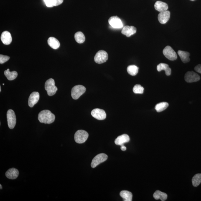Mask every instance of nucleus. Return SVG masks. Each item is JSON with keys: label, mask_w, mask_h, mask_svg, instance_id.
I'll return each mask as SVG.
<instances>
[{"label": "nucleus", "mask_w": 201, "mask_h": 201, "mask_svg": "<svg viewBox=\"0 0 201 201\" xmlns=\"http://www.w3.org/2000/svg\"><path fill=\"white\" fill-rule=\"evenodd\" d=\"M190 1H195V0H190Z\"/></svg>", "instance_id": "37"}, {"label": "nucleus", "mask_w": 201, "mask_h": 201, "mask_svg": "<svg viewBox=\"0 0 201 201\" xmlns=\"http://www.w3.org/2000/svg\"><path fill=\"white\" fill-rule=\"evenodd\" d=\"M45 88L49 96H52L55 94L57 91V88L55 85V82L53 79H49L46 81Z\"/></svg>", "instance_id": "2"}, {"label": "nucleus", "mask_w": 201, "mask_h": 201, "mask_svg": "<svg viewBox=\"0 0 201 201\" xmlns=\"http://www.w3.org/2000/svg\"><path fill=\"white\" fill-rule=\"evenodd\" d=\"M130 138L127 134H123L118 136L115 140V143L118 145L121 146L124 143L129 142Z\"/></svg>", "instance_id": "16"}, {"label": "nucleus", "mask_w": 201, "mask_h": 201, "mask_svg": "<svg viewBox=\"0 0 201 201\" xmlns=\"http://www.w3.org/2000/svg\"><path fill=\"white\" fill-rule=\"evenodd\" d=\"M47 42L49 46L53 49H57L60 47V43L55 38L53 37L49 38L48 39Z\"/></svg>", "instance_id": "21"}, {"label": "nucleus", "mask_w": 201, "mask_h": 201, "mask_svg": "<svg viewBox=\"0 0 201 201\" xmlns=\"http://www.w3.org/2000/svg\"><path fill=\"white\" fill-rule=\"evenodd\" d=\"M127 70L128 74L134 76L138 74L139 71V68L135 65H130L128 66Z\"/></svg>", "instance_id": "26"}, {"label": "nucleus", "mask_w": 201, "mask_h": 201, "mask_svg": "<svg viewBox=\"0 0 201 201\" xmlns=\"http://www.w3.org/2000/svg\"><path fill=\"white\" fill-rule=\"evenodd\" d=\"M92 116L98 120H104L106 118V114L104 110L99 108H95L91 111Z\"/></svg>", "instance_id": "11"}, {"label": "nucleus", "mask_w": 201, "mask_h": 201, "mask_svg": "<svg viewBox=\"0 0 201 201\" xmlns=\"http://www.w3.org/2000/svg\"><path fill=\"white\" fill-rule=\"evenodd\" d=\"M163 53L166 58L171 61L176 60L177 56L176 52L170 46H167L164 49Z\"/></svg>", "instance_id": "5"}, {"label": "nucleus", "mask_w": 201, "mask_h": 201, "mask_svg": "<svg viewBox=\"0 0 201 201\" xmlns=\"http://www.w3.org/2000/svg\"><path fill=\"white\" fill-rule=\"evenodd\" d=\"M0 92H1V86H0Z\"/></svg>", "instance_id": "36"}, {"label": "nucleus", "mask_w": 201, "mask_h": 201, "mask_svg": "<svg viewBox=\"0 0 201 201\" xmlns=\"http://www.w3.org/2000/svg\"><path fill=\"white\" fill-rule=\"evenodd\" d=\"M136 32V28L134 26H126L123 27L121 31L122 34L128 37L133 35Z\"/></svg>", "instance_id": "14"}, {"label": "nucleus", "mask_w": 201, "mask_h": 201, "mask_svg": "<svg viewBox=\"0 0 201 201\" xmlns=\"http://www.w3.org/2000/svg\"><path fill=\"white\" fill-rule=\"evenodd\" d=\"M178 53L180 57L181 60L184 63H187L190 61V59L189 58L190 54L188 52L179 50L178 51Z\"/></svg>", "instance_id": "20"}, {"label": "nucleus", "mask_w": 201, "mask_h": 201, "mask_svg": "<svg viewBox=\"0 0 201 201\" xmlns=\"http://www.w3.org/2000/svg\"><path fill=\"white\" fill-rule=\"evenodd\" d=\"M10 57L7 56H5L1 54L0 55V63L3 64L5 63L9 60Z\"/></svg>", "instance_id": "30"}, {"label": "nucleus", "mask_w": 201, "mask_h": 201, "mask_svg": "<svg viewBox=\"0 0 201 201\" xmlns=\"http://www.w3.org/2000/svg\"><path fill=\"white\" fill-rule=\"evenodd\" d=\"M0 187H1V188H0V189H2V186L1 184H0Z\"/></svg>", "instance_id": "35"}, {"label": "nucleus", "mask_w": 201, "mask_h": 201, "mask_svg": "<svg viewBox=\"0 0 201 201\" xmlns=\"http://www.w3.org/2000/svg\"><path fill=\"white\" fill-rule=\"evenodd\" d=\"M2 42L5 45H9L12 41V38L10 33L8 31H5L2 33L1 36Z\"/></svg>", "instance_id": "15"}, {"label": "nucleus", "mask_w": 201, "mask_h": 201, "mask_svg": "<svg viewBox=\"0 0 201 201\" xmlns=\"http://www.w3.org/2000/svg\"><path fill=\"white\" fill-rule=\"evenodd\" d=\"M157 70L158 72H161L162 70H164L166 75L169 76L171 75V70L167 64L164 63L159 64L157 66Z\"/></svg>", "instance_id": "19"}, {"label": "nucleus", "mask_w": 201, "mask_h": 201, "mask_svg": "<svg viewBox=\"0 0 201 201\" xmlns=\"http://www.w3.org/2000/svg\"><path fill=\"white\" fill-rule=\"evenodd\" d=\"M55 116L49 110H44L39 113L38 120L41 123L50 124L53 122Z\"/></svg>", "instance_id": "1"}, {"label": "nucleus", "mask_w": 201, "mask_h": 201, "mask_svg": "<svg viewBox=\"0 0 201 201\" xmlns=\"http://www.w3.org/2000/svg\"><path fill=\"white\" fill-rule=\"evenodd\" d=\"M75 39L76 41L78 43L81 44L85 42V37L83 33L79 31L75 33Z\"/></svg>", "instance_id": "27"}, {"label": "nucleus", "mask_w": 201, "mask_h": 201, "mask_svg": "<svg viewBox=\"0 0 201 201\" xmlns=\"http://www.w3.org/2000/svg\"><path fill=\"white\" fill-rule=\"evenodd\" d=\"M121 149L122 151H125L126 150V148L124 145H122L121 146Z\"/></svg>", "instance_id": "34"}, {"label": "nucleus", "mask_w": 201, "mask_h": 201, "mask_svg": "<svg viewBox=\"0 0 201 201\" xmlns=\"http://www.w3.org/2000/svg\"><path fill=\"white\" fill-rule=\"evenodd\" d=\"M194 70H195L196 71L201 74V65L199 64V65L196 66L195 68H194Z\"/></svg>", "instance_id": "33"}, {"label": "nucleus", "mask_w": 201, "mask_h": 201, "mask_svg": "<svg viewBox=\"0 0 201 201\" xmlns=\"http://www.w3.org/2000/svg\"><path fill=\"white\" fill-rule=\"evenodd\" d=\"M153 197L156 200L160 199L161 201H164L166 200L167 198V195L166 194L161 192L159 190L156 191L154 192Z\"/></svg>", "instance_id": "22"}, {"label": "nucleus", "mask_w": 201, "mask_h": 201, "mask_svg": "<svg viewBox=\"0 0 201 201\" xmlns=\"http://www.w3.org/2000/svg\"><path fill=\"white\" fill-rule=\"evenodd\" d=\"M133 92L136 94H142L144 91V88L140 85H136L133 88Z\"/></svg>", "instance_id": "29"}, {"label": "nucleus", "mask_w": 201, "mask_h": 201, "mask_svg": "<svg viewBox=\"0 0 201 201\" xmlns=\"http://www.w3.org/2000/svg\"><path fill=\"white\" fill-rule=\"evenodd\" d=\"M44 1L48 7H53L54 6L53 0H44Z\"/></svg>", "instance_id": "31"}, {"label": "nucleus", "mask_w": 201, "mask_h": 201, "mask_svg": "<svg viewBox=\"0 0 201 201\" xmlns=\"http://www.w3.org/2000/svg\"><path fill=\"white\" fill-rule=\"evenodd\" d=\"M63 1V0H53L54 6H57L61 4Z\"/></svg>", "instance_id": "32"}, {"label": "nucleus", "mask_w": 201, "mask_h": 201, "mask_svg": "<svg viewBox=\"0 0 201 201\" xmlns=\"http://www.w3.org/2000/svg\"><path fill=\"white\" fill-rule=\"evenodd\" d=\"M192 184L194 187H197L201 183V174H198L195 175L192 178Z\"/></svg>", "instance_id": "28"}, {"label": "nucleus", "mask_w": 201, "mask_h": 201, "mask_svg": "<svg viewBox=\"0 0 201 201\" xmlns=\"http://www.w3.org/2000/svg\"><path fill=\"white\" fill-rule=\"evenodd\" d=\"M108 59V54L105 51L100 50L97 52L94 57V61L98 64L106 62Z\"/></svg>", "instance_id": "7"}, {"label": "nucleus", "mask_w": 201, "mask_h": 201, "mask_svg": "<svg viewBox=\"0 0 201 201\" xmlns=\"http://www.w3.org/2000/svg\"><path fill=\"white\" fill-rule=\"evenodd\" d=\"M169 106V103L166 102H162L156 104L155 107V109L157 112L159 113L164 111Z\"/></svg>", "instance_id": "25"}, {"label": "nucleus", "mask_w": 201, "mask_h": 201, "mask_svg": "<svg viewBox=\"0 0 201 201\" xmlns=\"http://www.w3.org/2000/svg\"><path fill=\"white\" fill-rule=\"evenodd\" d=\"M19 172L17 169L15 168H11L6 171L5 175L8 179H15L18 177Z\"/></svg>", "instance_id": "17"}, {"label": "nucleus", "mask_w": 201, "mask_h": 201, "mask_svg": "<svg viewBox=\"0 0 201 201\" xmlns=\"http://www.w3.org/2000/svg\"><path fill=\"white\" fill-rule=\"evenodd\" d=\"M7 119L8 127L10 129H13L16 124V117L15 113L13 110L10 109L7 113Z\"/></svg>", "instance_id": "6"}, {"label": "nucleus", "mask_w": 201, "mask_h": 201, "mask_svg": "<svg viewBox=\"0 0 201 201\" xmlns=\"http://www.w3.org/2000/svg\"><path fill=\"white\" fill-rule=\"evenodd\" d=\"M107 158V155L103 153L97 155L92 160L91 164V167L93 168L96 167L101 163L106 161Z\"/></svg>", "instance_id": "8"}, {"label": "nucleus", "mask_w": 201, "mask_h": 201, "mask_svg": "<svg viewBox=\"0 0 201 201\" xmlns=\"http://www.w3.org/2000/svg\"><path fill=\"white\" fill-rule=\"evenodd\" d=\"M170 17V12L169 11L160 12L158 15V19L160 23L165 24L169 21Z\"/></svg>", "instance_id": "12"}, {"label": "nucleus", "mask_w": 201, "mask_h": 201, "mask_svg": "<svg viewBox=\"0 0 201 201\" xmlns=\"http://www.w3.org/2000/svg\"><path fill=\"white\" fill-rule=\"evenodd\" d=\"M88 136V133L86 131L83 130H79L75 133L74 139L76 142L81 144L85 142Z\"/></svg>", "instance_id": "3"}, {"label": "nucleus", "mask_w": 201, "mask_h": 201, "mask_svg": "<svg viewBox=\"0 0 201 201\" xmlns=\"http://www.w3.org/2000/svg\"><path fill=\"white\" fill-rule=\"evenodd\" d=\"M108 22L110 25L114 29H120L123 27L121 19L117 16H111L109 19Z\"/></svg>", "instance_id": "10"}, {"label": "nucleus", "mask_w": 201, "mask_h": 201, "mask_svg": "<svg viewBox=\"0 0 201 201\" xmlns=\"http://www.w3.org/2000/svg\"><path fill=\"white\" fill-rule=\"evenodd\" d=\"M85 87L83 85H77L72 88L71 90V96L74 100H77L83 95L86 91Z\"/></svg>", "instance_id": "4"}, {"label": "nucleus", "mask_w": 201, "mask_h": 201, "mask_svg": "<svg viewBox=\"0 0 201 201\" xmlns=\"http://www.w3.org/2000/svg\"><path fill=\"white\" fill-rule=\"evenodd\" d=\"M186 82L188 83H192L196 82L200 80V77L198 74L193 71H189L187 72L184 77Z\"/></svg>", "instance_id": "9"}, {"label": "nucleus", "mask_w": 201, "mask_h": 201, "mask_svg": "<svg viewBox=\"0 0 201 201\" xmlns=\"http://www.w3.org/2000/svg\"><path fill=\"white\" fill-rule=\"evenodd\" d=\"M120 196L124 201H131L132 199L133 195L131 192L128 191H122L120 192Z\"/></svg>", "instance_id": "24"}, {"label": "nucleus", "mask_w": 201, "mask_h": 201, "mask_svg": "<svg viewBox=\"0 0 201 201\" xmlns=\"http://www.w3.org/2000/svg\"><path fill=\"white\" fill-rule=\"evenodd\" d=\"M4 74L8 80H15L18 76L17 72L15 71L10 72L9 69H8L7 70H5Z\"/></svg>", "instance_id": "23"}, {"label": "nucleus", "mask_w": 201, "mask_h": 201, "mask_svg": "<svg viewBox=\"0 0 201 201\" xmlns=\"http://www.w3.org/2000/svg\"><path fill=\"white\" fill-rule=\"evenodd\" d=\"M3 85H4V83H3Z\"/></svg>", "instance_id": "38"}, {"label": "nucleus", "mask_w": 201, "mask_h": 201, "mask_svg": "<svg viewBox=\"0 0 201 201\" xmlns=\"http://www.w3.org/2000/svg\"><path fill=\"white\" fill-rule=\"evenodd\" d=\"M39 94L38 92H34L31 94L29 99V105L30 107H32L38 102Z\"/></svg>", "instance_id": "13"}, {"label": "nucleus", "mask_w": 201, "mask_h": 201, "mask_svg": "<svg viewBox=\"0 0 201 201\" xmlns=\"http://www.w3.org/2000/svg\"><path fill=\"white\" fill-rule=\"evenodd\" d=\"M154 7L156 11L159 12L167 11L169 6L166 3L162 1H158L156 2L154 5Z\"/></svg>", "instance_id": "18"}]
</instances>
